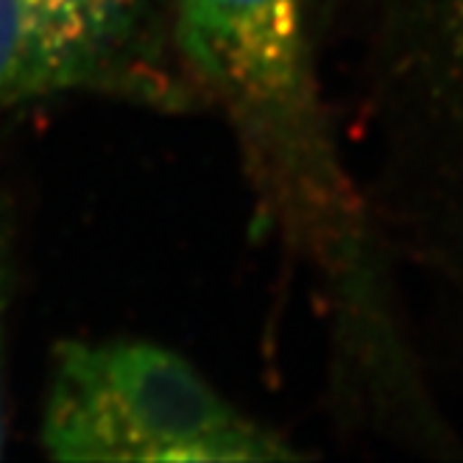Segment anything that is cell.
Segmentation results:
<instances>
[{
  "instance_id": "6da1fadb",
  "label": "cell",
  "mask_w": 463,
  "mask_h": 463,
  "mask_svg": "<svg viewBox=\"0 0 463 463\" xmlns=\"http://www.w3.org/2000/svg\"><path fill=\"white\" fill-rule=\"evenodd\" d=\"M171 31L235 131L260 215L329 288L360 366H388L400 352L380 302L374 218L324 104L310 0H171Z\"/></svg>"
},
{
  "instance_id": "7a4b0ae2",
  "label": "cell",
  "mask_w": 463,
  "mask_h": 463,
  "mask_svg": "<svg viewBox=\"0 0 463 463\" xmlns=\"http://www.w3.org/2000/svg\"><path fill=\"white\" fill-rule=\"evenodd\" d=\"M43 444L56 460L249 463L299 458L168 346L71 341L53 354Z\"/></svg>"
},
{
  "instance_id": "3957f363",
  "label": "cell",
  "mask_w": 463,
  "mask_h": 463,
  "mask_svg": "<svg viewBox=\"0 0 463 463\" xmlns=\"http://www.w3.org/2000/svg\"><path fill=\"white\" fill-rule=\"evenodd\" d=\"M372 17L377 198L463 285V0H374Z\"/></svg>"
},
{
  "instance_id": "277c9868",
  "label": "cell",
  "mask_w": 463,
  "mask_h": 463,
  "mask_svg": "<svg viewBox=\"0 0 463 463\" xmlns=\"http://www.w3.org/2000/svg\"><path fill=\"white\" fill-rule=\"evenodd\" d=\"M171 0H0V115L68 92L159 98Z\"/></svg>"
},
{
  "instance_id": "5b68a950",
  "label": "cell",
  "mask_w": 463,
  "mask_h": 463,
  "mask_svg": "<svg viewBox=\"0 0 463 463\" xmlns=\"http://www.w3.org/2000/svg\"><path fill=\"white\" fill-rule=\"evenodd\" d=\"M9 285H12V260L6 223L0 215V452L6 441V408H4V344H6V310H9Z\"/></svg>"
}]
</instances>
